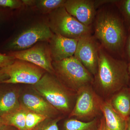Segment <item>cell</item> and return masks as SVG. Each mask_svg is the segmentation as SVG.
<instances>
[{"instance_id":"obj_13","label":"cell","mask_w":130,"mask_h":130,"mask_svg":"<svg viewBox=\"0 0 130 130\" xmlns=\"http://www.w3.org/2000/svg\"><path fill=\"white\" fill-rule=\"evenodd\" d=\"M78 40L54 33L48 45L53 61H59L74 56Z\"/></svg>"},{"instance_id":"obj_8","label":"cell","mask_w":130,"mask_h":130,"mask_svg":"<svg viewBox=\"0 0 130 130\" xmlns=\"http://www.w3.org/2000/svg\"><path fill=\"white\" fill-rule=\"evenodd\" d=\"M53 34L47 24H37L18 35L8 43L6 48L10 52L27 49L38 42L49 41Z\"/></svg>"},{"instance_id":"obj_25","label":"cell","mask_w":130,"mask_h":130,"mask_svg":"<svg viewBox=\"0 0 130 130\" xmlns=\"http://www.w3.org/2000/svg\"><path fill=\"white\" fill-rule=\"evenodd\" d=\"M128 36L126 38V41L124 50H125V54L128 60L130 62V29Z\"/></svg>"},{"instance_id":"obj_2","label":"cell","mask_w":130,"mask_h":130,"mask_svg":"<svg viewBox=\"0 0 130 130\" xmlns=\"http://www.w3.org/2000/svg\"><path fill=\"white\" fill-rule=\"evenodd\" d=\"M94 37L109 53L122 55L126 34L122 16L113 8L103 7L96 11L94 23Z\"/></svg>"},{"instance_id":"obj_5","label":"cell","mask_w":130,"mask_h":130,"mask_svg":"<svg viewBox=\"0 0 130 130\" xmlns=\"http://www.w3.org/2000/svg\"><path fill=\"white\" fill-rule=\"evenodd\" d=\"M52 32L64 37L79 39L91 35V27L83 24L71 15L64 6L49 14L47 24Z\"/></svg>"},{"instance_id":"obj_16","label":"cell","mask_w":130,"mask_h":130,"mask_svg":"<svg viewBox=\"0 0 130 130\" xmlns=\"http://www.w3.org/2000/svg\"><path fill=\"white\" fill-rule=\"evenodd\" d=\"M109 100L113 109L126 120L130 115V89H122Z\"/></svg>"},{"instance_id":"obj_27","label":"cell","mask_w":130,"mask_h":130,"mask_svg":"<svg viewBox=\"0 0 130 130\" xmlns=\"http://www.w3.org/2000/svg\"><path fill=\"white\" fill-rule=\"evenodd\" d=\"M98 130H106L105 126V120L103 115L101 118V122Z\"/></svg>"},{"instance_id":"obj_10","label":"cell","mask_w":130,"mask_h":130,"mask_svg":"<svg viewBox=\"0 0 130 130\" xmlns=\"http://www.w3.org/2000/svg\"><path fill=\"white\" fill-rule=\"evenodd\" d=\"M100 46L94 37L84 36L78 39L74 55L94 77L97 72Z\"/></svg>"},{"instance_id":"obj_32","label":"cell","mask_w":130,"mask_h":130,"mask_svg":"<svg viewBox=\"0 0 130 130\" xmlns=\"http://www.w3.org/2000/svg\"><path fill=\"white\" fill-rule=\"evenodd\" d=\"M128 70L130 76V62L128 64Z\"/></svg>"},{"instance_id":"obj_1","label":"cell","mask_w":130,"mask_h":130,"mask_svg":"<svg viewBox=\"0 0 130 130\" xmlns=\"http://www.w3.org/2000/svg\"><path fill=\"white\" fill-rule=\"evenodd\" d=\"M98 55L97 72L93 86L103 100H109L115 93L127 87L130 78L128 64L113 57L101 45Z\"/></svg>"},{"instance_id":"obj_28","label":"cell","mask_w":130,"mask_h":130,"mask_svg":"<svg viewBox=\"0 0 130 130\" xmlns=\"http://www.w3.org/2000/svg\"><path fill=\"white\" fill-rule=\"evenodd\" d=\"M23 4L25 5H29V6H31V5H35L36 4V1H31V0H23L22 1Z\"/></svg>"},{"instance_id":"obj_7","label":"cell","mask_w":130,"mask_h":130,"mask_svg":"<svg viewBox=\"0 0 130 130\" xmlns=\"http://www.w3.org/2000/svg\"><path fill=\"white\" fill-rule=\"evenodd\" d=\"M1 70L9 77L3 83L9 84H24L33 85L46 72L36 65L18 59Z\"/></svg>"},{"instance_id":"obj_21","label":"cell","mask_w":130,"mask_h":130,"mask_svg":"<svg viewBox=\"0 0 130 130\" xmlns=\"http://www.w3.org/2000/svg\"><path fill=\"white\" fill-rule=\"evenodd\" d=\"M26 130H31L40 124V123L47 119L42 116L26 109Z\"/></svg>"},{"instance_id":"obj_24","label":"cell","mask_w":130,"mask_h":130,"mask_svg":"<svg viewBox=\"0 0 130 130\" xmlns=\"http://www.w3.org/2000/svg\"><path fill=\"white\" fill-rule=\"evenodd\" d=\"M16 59L9 55L0 53V70L11 64Z\"/></svg>"},{"instance_id":"obj_11","label":"cell","mask_w":130,"mask_h":130,"mask_svg":"<svg viewBox=\"0 0 130 130\" xmlns=\"http://www.w3.org/2000/svg\"><path fill=\"white\" fill-rule=\"evenodd\" d=\"M34 90L35 92H25L20 95L19 101L21 106L47 118L54 119L60 116L59 112Z\"/></svg>"},{"instance_id":"obj_20","label":"cell","mask_w":130,"mask_h":130,"mask_svg":"<svg viewBox=\"0 0 130 130\" xmlns=\"http://www.w3.org/2000/svg\"><path fill=\"white\" fill-rule=\"evenodd\" d=\"M121 13L126 28L130 29V0L117 1L115 3Z\"/></svg>"},{"instance_id":"obj_31","label":"cell","mask_w":130,"mask_h":130,"mask_svg":"<svg viewBox=\"0 0 130 130\" xmlns=\"http://www.w3.org/2000/svg\"><path fill=\"white\" fill-rule=\"evenodd\" d=\"M5 125L4 124V122H3V120L2 118L1 117H0V130L3 127V126Z\"/></svg>"},{"instance_id":"obj_18","label":"cell","mask_w":130,"mask_h":130,"mask_svg":"<svg viewBox=\"0 0 130 130\" xmlns=\"http://www.w3.org/2000/svg\"><path fill=\"white\" fill-rule=\"evenodd\" d=\"M27 110L21 106L18 110L1 117L5 125L13 126L18 130H26L25 119Z\"/></svg>"},{"instance_id":"obj_23","label":"cell","mask_w":130,"mask_h":130,"mask_svg":"<svg viewBox=\"0 0 130 130\" xmlns=\"http://www.w3.org/2000/svg\"><path fill=\"white\" fill-rule=\"evenodd\" d=\"M23 5L22 1L19 0H0V7L17 9L21 7Z\"/></svg>"},{"instance_id":"obj_6","label":"cell","mask_w":130,"mask_h":130,"mask_svg":"<svg viewBox=\"0 0 130 130\" xmlns=\"http://www.w3.org/2000/svg\"><path fill=\"white\" fill-rule=\"evenodd\" d=\"M103 101L93 85L84 86L77 92L75 104L68 118L85 122L99 118L102 116L101 107Z\"/></svg>"},{"instance_id":"obj_19","label":"cell","mask_w":130,"mask_h":130,"mask_svg":"<svg viewBox=\"0 0 130 130\" xmlns=\"http://www.w3.org/2000/svg\"><path fill=\"white\" fill-rule=\"evenodd\" d=\"M66 0L36 1L35 5L43 13H49L58 8L64 6Z\"/></svg>"},{"instance_id":"obj_9","label":"cell","mask_w":130,"mask_h":130,"mask_svg":"<svg viewBox=\"0 0 130 130\" xmlns=\"http://www.w3.org/2000/svg\"><path fill=\"white\" fill-rule=\"evenodd\" d=\"M8 55L16 59L25 61L36 65L46 72L55 75L48 46L45 43H39L27 49L10 51Z\"/></svg>"},{"instance_id":"obj_15","label":"cell","mask_w":130,"mask_h":130,"mask_svg":"<svg viewBox=\"0 0 130 130\" xmlns=\"http://www.w3.org/2000/svg\"><path fill=\"white\" fill-rule=\"evenodd\" d=\"M106 130H125L126 120L113 109L109 100H104L101 107Z\"/></svg>"},{"instance_id":"obj_26","label":"cell","mask_w":130,"mask_h":130,"mask_svg":"<svg viewBox=\"0 0 130 130\" xmlns=\"http://www.w3.org/2000/svg\"><path fill=\"white\" fill-rule=\"evenodd\" d=\"M8 78L9 77L8 75L0 70V84L3 83L4 81L7 80Z\"/></svg>"},{"instance_id":"obj_22","label":"cell","mask_w":130,"mask_h":130,"mask_svg":"<svg viewBox=\"0 0 130 130\" xmlns=\"http://www.w3.org/2000/svg\"><path fill=\"white\" fill-rule=\"evenodd\" d=\"M62 118L60 116L56 118L45 119L31 130H59L58 123Z\"/></svg>"},{"instance_id":"obj_14","label":"cell","mask_w":130,"mask_h":130,"mask_svg":"<svg viewBox=\"0 0 130 130\" xmlns=\"http://www.w3.org/2000/svg\"><path fill=\"white\" fill-rule=\"evenodd\" d=\"M20 92L14 87H0V117L18 110L21 107Z\"/></svg>"},{"instance_id":"obj_29","label":"cell","mask_w":130,"mask_h":130,"mask_svg":"<svg viewBox=\"0 0 130 130\" xmlns=\"http://www.w3.org/2000/svg\"><path fill=\"white\" fill-rule=\"evenodd\" d=\"M1 130H18L13 126L8 125H4Z\"/></svg>"},{"instance_id":"obj_17","label":"cell","mask_w":130,"mask_h":130,"mask_svg":"<svg viewBox=\"0 0 130 130\" xmlns=\"http://www.w3.org/2000/svg\"><path fill=\"white\" fill-rule=\"evenodd\" d=\"M101 118H96L88 122L81 121L74 118H69L64 122L63 130H98Z\"/></svg>"},{"instance_id":"obj_4","label":"cell","mask_w":130,"mask_h":130,"mask_svg":"<svg viewBox=\"0 0 130 130\" xmlns=\"http://www.w3.org/2000/svg\"><path fill=\"white\" fill-rule=\"evenodd\" d=\"M55 75L65 86L77 92L87 85H93V75L74 56L53 61Z\"/></svg>"},{"instance_id":"obj_30","label":"cell","mask_w":130,"mask_h":130,"mask_svg":"<svg viewBox=\"0 0 130 130\" xmlns=\"http://www.w3.org/2000/svg\"><path fill=\"white\" fill-rule=\"evenodd\" d=\"M125 130H130V115L126 120V127Z\"/></svg>"},{"instance_id":"obj_3","label":"cell","mask_w":130,"mask_h":130,"mask_svg":"<svg viewBox=\"0 0 130 130\" xmlns=\"http://www.w3.org/2000/svg\"><path fill=\"white\" fill-rule=\"evenodd\" d=\"M33 87L36 92L60 113L69 115L71 112L76 102L77 93L65 86L55 75L45 73Z\"/></svg>"},{"instance_id":"obj_12","label":"cell","mask_w":130,"mask_h":130,"mask_svg":"<svg viewBox=\"0 0 130 130\" xmlns=\"http://www.w3.org/2000/svg\"><path fill=\"white\" fill-rule=\"evenodd\" d=\"M64 7L71 15L81 23L91 27L97 11L95 1L66 0Z\"/></svg>"}]
</instances>
